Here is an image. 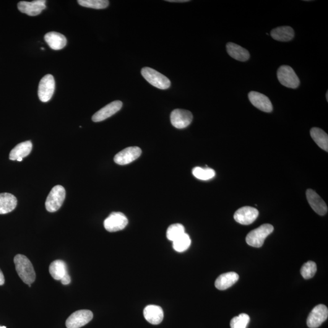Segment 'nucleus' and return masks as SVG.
I'll use <instances>...</instances> for the list:
<instances>
[{
  "mask_svg": "<svg viewBox=\"0 0 328 328\" xmlns=\"http://www.w3.org/2000/svg\"><path fill=\"white\" fill-rule=\"evenodd\" d=\"M14 262L18 275L23 282L30 285L35 282V270L30 260L27 257L18 254L14 257Z\"/></svg>",
  "mask_w": 328,
  "mask_h": 328,
  "instance_id": "f257e3e1",
  "label": "nucleus"
},
{
  "mask_svg": "<svg viewBox=\"0 0 328 328\" xmlns=\"http://www.w3.org/2000/svg\"><path fill=\"white\" fill-rule=\"evenodd\" d=\"M273 227L269 224H264L259 228L250 231L246 236V243L248 245L254 247H261L264 243L265 238L271 234Z\"/></svg>",
  "mask_w": 328,
  "mask_h": 328,
  "instance_id": "f03ea898",
  "label": "nucleus"
},
{
  "mask_svg": "<svg viewBox=\"0 0 328 328\" xmlns=\"http://www.w3.org/2000/svg\"><path fill=\"white\" fill-rule=\"evenodd\" d=\"M141 74L143 77L153 87L160 90H166L170 87V80L160 72L149 67L142 68Z\"/></svg>",
  "mask_w": 328,
  "mask_h": 328,
  "instance_id": "7ed1b4c3",
  "label": "nucleus"
},
{
  "mask_svg": "<svg viewBox=\"0 0 328 328\" xmlns=\"http://www.w3.org/2000/svg\"><path fill=\"white\" fill-rule=\"evenodd\" d=\"M66 197V191L63 186H56L53 187L47 197L45 207L49 212H56L62 207Z\"/></svg>",
  "mask_w": 328,
  "mask_h": 328,
  "instance_id": "20e7f679",
  "label": "nucleus"
},
{
  "mask_svg": "<svg viewBox=\"0 0 328 328\" xmlns=\"http://www.w3.org/2000/svg\"><path fill=\"white\" fill-rule=\"evenodd\" d=\"M277 77L281 84L286 87L295 89L300 85V79L294 69L288 65H283L279 67Z\"/></svg>",
  "mask_w": 328,
  "mask_h": 328,
  "instance_id": "39448f33",
  "label": "nucleus"
},
{
  "mask_svg": "<svg viewBox=\"0 0 328 328\" xmlns=\"http://www.w3.org/2000/svg\"><path fill=\"white\" fill-rule=\"evenodd\" d=\"M129 223L126 216L121 212H113L104 221V228L109 232L123 230Z\"/></svg>",
  "mask_w": 328,
  "mask_h": 328,
  "instance_id": "423d86ee",
  "label": "nucleus"
},
{
  "mask_svg": "<svg viewBox=\"0 0 328 328\" xmlns=\"http://www.w3.org/2000/svg\"><path fill=\"white\" fill-rule=\"evenodd\" d=\"M93 312L90 310H79L70 316L66 321L67 328H80L92 320Z\"/></svg>",
  "mask_w": 328,
  "mask_h": 328,
  "instance_id": "0eeeda50",
  "label": "nucleus"
},
{
  "mask_svg": "<svg viewBox=\"0 0 328 328\" xmlns=\"http://www.w3.org/2000/svg\"><path fill=\"white\" fill-rule=\"evenodd\" d=\"M55 88L56 83L53 75H45L39 83L38 95L40 100L43 102H47L50 100L54 95Z\"/></svg>",
  "mask_w": 328,
  "mask_h": 328,
  "instance_id": "6e6552de",
  "label": "nucleus"
},
{
  "mask_svg": "<svg viewBox=\"0 0 328 328\" xmlns=\"http://www.w3.org/2000/svg\"><path fill=\"white\" fill-rule=\"evenodd\" d=\"M328 317V309L324 304L315 306L307 319V325L310 328H317L326 321Z\"/></svg>",
  "mask_w": 328,
  "mask_h": 328,
  "instance_id": "1a4fd4ad",
  "label": "nucleus"
},
{
  "mask_svg": "<svg viewBox=\"0 0 328 328\" xmlns=\"http://www.w3.org/2000/svg\"><path fill=\"white\" fill-rule=\"evenodd\" d=\"M193 118L194 117L191 111L186 109H176L171 112L170 121L172 126L176 129H184L191 125Z\"/></svg>",
  "mask_w": 328,
  "mask_h": 328,
  "instance_id": "9d476101",
  "label": "nucleus"
},
{
  "mask_svg": "<svg viewBox=\"0 0 328 328\" xmlns=\"http://www.w3.org/2000/svg\"><path fill=\"white\" fill-rule=\"evenodd\" d=\"M141 153L142 151L139 147H128L114 156V161L118 165H127L136 160Z\"/></svg>",
  "mask_w": 328,
  "mask_h": 328,
  "instance_id": "9b49d317",
  "label": "nucleus"
},
{
  "mask_svg": "<svg viewBox=\"0 0 328 328\" xmlns=\"http://www.w3.org/2000/svg\"><path fill=\"white\" fill-rule=\"evenodd\" d=\"M259 212L254 207H243L236 211L234 219L242 225H249L253 223L259 217Z\"/></svg>",
  "mask_w": 328,
  "mask_h": 328,
  "instance_id": "f8f14e48",
  "label": "nucleus"
},
{
  "mask_svg": "<svg viewBox=\"0 0 328 328\" xmlns=\"http://www.w3.org/2000/svg\"><path fill=\"white\" fill-rule=\"evenodd\" d=\"M46 2L45 0H35L31 2L20 1L18 2V9L21 12L30 16H36L46 8Z\"/></svg>",
  "mask_w": 328,
  "mask_h": 328,
  "instance_id": "ddd939ff",
  "label": "nucleus"
},
{
  "mask_svg": "<svg viewBox=\"0 0 328 328\" xmlns=\"http://www.w3.org/2000/svg\"><path fill=\"white\" fill-rule=\"evenodd\" d=\"M122 105L123 103L120 100L114 101L108 104L94 114L92 118L93 121L99 122L105 121L121 110Z\"/></svg>",
  "mask_w": 328,
  "mask_h": 328,
  "instance_id": "4468645a",
  "label": "nucleus"
},
{
  "mask_svg": "<svg viewBox=\"0 0 328 328\" xmlns=\"http://www.w3.org/2000/svg\"><path fill=\"white\" fill-rule=\"evenodd\" d=\"M250 101L255 107L265 113H270L273 110V106L266 96L256 91H251L248 95Z\"/></svg>",
  "mask_w": 328,
  "mask_h": 328,
  "instance_id": "2eb2a0df",
  "label": "nucleus"
},
{
  "mask_svg": "<svg viewBox=\"0 0 328 328\" xmlns=\"http://www.w3.org/2000/svg\"><path fill=\"white\" fill-rule=\"evenodd\" d=\"M307 199L312 209L319 215L324 216L328 212V206L326 202L322 199L317 193L312 189H308L306 192Z\"/></svg>",
  "mask_w": 328,
  "mask_h": 328,
  "instance_id": "dca6fc26",
  "label": "nucleus"
},
{
  "mask_svg": "<svg viewBox=\"0 0 328 328\" xmlns=\"http://www.w3.org/2000/svg\"><path fill=\"white\" fill-rule=\"evenodd\" d=\"M144 316L145 320L151 324H160L164 319L163 309L160 306L150 304L145 307Z\"/></svg>",
  "mask_w": 328,
  "mask_h": 328,
  "instance_id": "f3484780",
  "label": "nucleus"
},
{
  "mask_svg": "<svg viewBox=\"0 0 328 328\" xmlns=\"http://www.w3.org/2000/svg\"><path fill=\"white\" fill-rule=\"evenodd\" d=\"M33 149V144L30 140L20 143L13 148L9 155V160L22 162L23 159L30 154Z\"/></svg>",
  "mask_w": 328,
  "mask_h": 328,
  "instance_id": "a211bd4d",
  "label": "nucleus"
},
{
  "mask_svg": "<svg viewBox=\"0 0 328 328\" xmlns=\"http://www.w3.org/2000/svg\"><path fill=\"white\" fill-rule=\"evenodd\" d=\"M239 275L238 273L230 272L223 273L219 276L216 280L215 285L218 290L225 291L232 286L234 284L238 282Z\"/></svg>",
  "mask_w": 328,
  "mask_h": 328,
  "instance_id": "6ab92c4d",
  "label": "nucleus"
},
{
  "mask_svg": "<svg viewBox=\"0 0 328 328\" xmlns=\"http://www.w3.org/2000/svg\"><path fill=\"white\" fill-rule=\"evenodd\" d=\"M49 273L54 279L58 281L63 280L69 276L67 265L63 260H57L49 265Z\"/></svg>",
  "mask_w": 328,
  "mask_h": 328,
  "instance_id": "aec40b11",
  "label": "nucleus"
},
{
  "mask_svg": "<svg viewBox=\"0 0 328 328\" xmlns=\"http://www.w3.org/2000/svg\"><path fill=\"white\" fill-rule=\"evenodd\" d=\"M46 42L53 50L58 51L66 45V37L62 33L57 32L47 33L45 36Z\"/></svg>",
  "mask_w": 328,
  "mask_h": 328,
  "instance_id": "412c9836",
  "label": "nucleus"
},
{
  "mask_svg": "<svg viewBox=\"0 0 328 328\" xmlns=\"http://www.w3.org/2000/svg\"><path fill=\"white\" fill-rule=\"evenodd\" d=\"M17 205L16 197L8 193L0 194V214L4 215L12 212Z\"/></svg>",
  "mask_w": 328,
  "mask_h": 328,
  "instance_id": "4be33fe9",
  "label": "nucleus"
},
{
  "mask_svg": "<svg viewBox=\"0 0 328 328\" xmlns=\"http://www.w3.org/2000/svg\"><path fill=\"white\" fill-rule=\"evenodd\" d=\"M228 53L229 56L232 57L236 61L240 62H246L250 58L249 51L241 46L236 45L235 43L229 42L226 46Z\"/></svg>",
  "mask_w": 328,
  "mask_h": 328,
  "instance_id": "5701e85b",
  "label": "nucleus"
},
{
  "mask_svg": "<svg viewBox=\"0 0 328 328\" xmlns=\"http://www.w3.org/2000/svg\"><path fill=\"white\" fill-rule=\"evenodd\" d=\"M294 31L290 27H280L273 29L270 32V35L275 40L289 41L293 39Z\"/></svg>",
  "mask_w": 328,
  "mask_h": 328,
  "instance_id": "b1692460",
  "label": "nucleus"
},
{
  "mask_svg": "<svg viewBox=\"0 0 328 328\" xmlns=\"http://www.w3.org/2000/svg\"><path fill=\"white\" fill-rule=\"evenodd\" d=\"M311 136L314 142L318 145L322 149L328 152V136L324 130L319 128H312L310 131Z\"/></svg>",
  "mask_w": 328,
  "mask_h": 328,
  "instance_id": "393cba45",
  "label": "nucleus"
},
{
  "mask_svg": "<svg viewBox=\"0 0 328 328\" xmlns=\"http://www.w3.org/2000/svg\"><path fill=\"white\" fill-rule=\"evenodd\" d=\"M191 245V239L188 234L185 233L173 241V249L178 252L187 251Z\"/></svg>",
  "mask_w": 328,
  "mask_h": 328,
  "instance_id": "a878e982",
  "label": "nucleus"
},
{
  "mask_svg": "<svg viewBox=\"0 0 328 328\" xmlns=\"http://www.w3.org/2000/svg\"><path fill=\"white\" fill-rule=\"evenodd\" d=\"M193 174L197 179L202 181H207L214 178L215 171L210 168H201L199 166L193 169Z\"/></svg>",
  "mask_w": 328,
  "mask_h": 328,
  "instance_id": "bb28decb",
  "label": "nucleus"
},
{
  "mask_svg": "<svg viewBox=\"0 0 328 328\" xmlns=\"http://www.w3.org/2000/svg\"><path fill=\"white\" fill-rule=\"evenodd\" d=\"M77 2L80 6L95 9H105L109 5L107 0H79Z\"/></svg>",
  "mask_w": 328,
  "mask_h": 328,
  "instance_id": "cd10ccee",
  "label": "nucleus"
},
{
  "mask_svg": "<svg viewBox=\"0 0 328 328\" xmlns=\"http://www.w3.org/2000/svg\"><path fill=\"white\" fill-rule=\"evenodd\" d=\"M185 233V228L181 224H174L169 226L166 230V238L169 240L174 241Z\"/></svg>",
  "mask_w": 328,
  "mask_h": 328,
  "instance_id": "c85d7f7f",
  "label": "nucleus"
},
{
  "mask_svg": "<svg viewBox=\"0 0 328 328\" xmlns=\"http://www.w3.org/2000/svg\"><path fill=\"white\" fill-rule=\"evenodd\" d=\"M317 272V264L312 261L306 262L301 268V275L304 279L308 280L312 278Z\"/></svg>",
  "mask_w": 328,
  "mask_h": 328,
  "instance_id": "c756f323",
  "label": "nucleus"
},
{
  "mask_svg": "<svg viewBox=\"0 0 328 328\" xmlns=\"http://www.w3.org/2000/svg\"><path fill=\"white\" fill-rule=\"evenodd\" d=\"M250 322V317L246 314H241L234 317L230 322L231 328H247Z\"/></svg>",
  "mask_w": 328,
  "mask_h": 328,
  "instance_id": "7c9ffc66",
  "label": "nucleus"
},
{
  "mask_svg": "<svg viewBox=\"0 0 328 328\" xmlns=\"http://www.w3.org/2000/svg\"><path fill=\"white\" fill-rule=\"evenodd\" d=\"M4 282L5 280L3 273H2L1 270L0 269V286L3 285Z\"/></svg>",
  "mask_w": 328,
  "mask_h": 328,
  "instance_id": "2f4dec72",
  "label": "nucleus"
},
{
  "mask_svg": "<svg viewBox=\"0 0 328 328\" xmlns=\"http://www.w3.org/2000/svg\"><path fill=\"white\" fill-rule=\"evenodd\" d=\"M168 2H188V0H167Z\"/></svg>",
  "mask_w": 328,
  "mask_h": 328,
  "instance_id": "473e14b6",
  "label": "nucleus"
},
{
  "mask_svg": "<svg viewBox=\"0 0 328 328\" xmlns=\"http://www.w3.org/2000/svg\"><path fill=\"white\" fill-rule=\"evenodd\" d=\"M326 96H327V101H328V91H327Z\"/></svg>",
  "mask_w": 328,
  "mask_h": 328,
  "instance_id": "72a5a7b5",
  "label": "nucleus"
},
{
  "mask_svg": "<svg viewBox=\"0 0 328 328\" xmlns=\"http://www.w3.org/2000/svg\"><path fill=\"white\" fill-rule=\"evenodd\" d=\"M0 328H7L6 327H4V326H2V327L0 326Z\"/></svg>",
  "mask_w": 328,
  "mask_h": 328,
  "instance_id": "f704fd0d",
  "label": "nucleus"
}]
</instances>
